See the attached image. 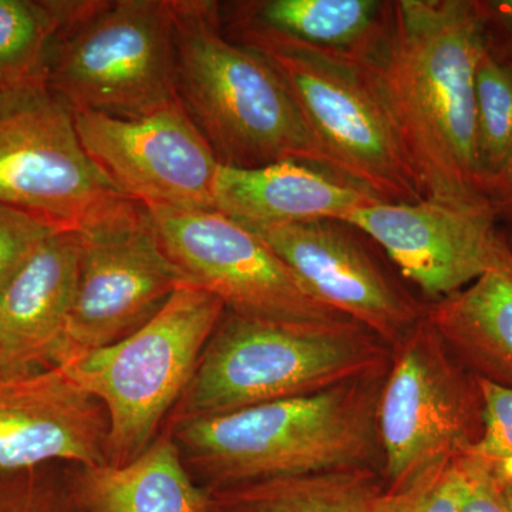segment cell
<instances>
[{"label":"cell","mask_w":512,"mask_h":512,"mask_svg":"<svg viewBox=\"0 0 512 512\" xmlns=\"http://www.w3.org/2000/svg\"><path fill=\"white\" fill-rule=\"evenodd\" d=\"M480 0L389 2L372 64L426 200L491 208L476 165Z\"/></svg>","instance_id":"1"},{"label":"cell","mask_w":512,"mask_h":512,"mask_svg":"<svg viewBox=\"0 0 512 512\" xmlns=\"http://www.w3.org/2000/svg\"><path fill=\"white\" fill-rule=\"evenodd\" d=\"M387 369L308 396L177 420L173 439L210 490L339 468L383 474L377 416Z\"/></svg>","instance_id":"2"},{"label":"cell","mask_w":512,"mask_h":512,"mask_svg":"<svg viewBox=\"0 0 512 512\" xmlns=\"http://www.w3.org/2000/svg\"><path fill=\"white\" fill-rule=\"evenodd\" d=\"M175 87L221 165L326 167L301 111L261 56L225 33L220 3L171 0Z\"/></svg>","instance_id":"3"},{"label":"cell","mask_w":512,"mask_h":512,"mask_svg":"<svg viewBox=\"0 0 512 512\" xmlns=\"http://www.w3.org/2000/svg\"><path fill=\"white\" fill-rule=\"evenodd\" d=\"M225 33L284 83L326 167L382 202L426 200L372 64L306 45L221 9Z\"/></svg>","instance_id":"4"},{"label":"cell","mask_w":512,"mask_h":512,"mask_svg":"<svg viewBox=\"0 0 512 512\" xmlns=\"http://www.w3.org/2000/svg\"><path fill=\"white\" fill-rule=\"evenodd\" d=\"M392 349L355 320L284 322L225 311L177 420L220 416L323 392L387 369Z\"/></svg>","instance_id":"5"},{"label":"cell","mask_w":512,"mask_h":512,"mask_svg":"<svg viewBox=\"0 0 512 512\" xmlns=\"http://www.w3.org/2000/svg\"><path fill=\"white\" fill-rule=\"evenodd\" d=\"M224 313L217 296L187 281L126 338L60 365L103 406L109 464H126L153 443Z\"/></svg>","instance_id":"6"},{"label":"cell","mask_w":512,"mask_h":512,"mask_svg":"<svg viewBox=\"0 0 512 512\" xmlns=\"http://www.w3.org/2000/svg\"><path fill=\"white\" fill-rule=\"evenodd\" d=\"M46 84L73 111L134 119L178 103L171 0H84Z\"/></svg>","instance_id":"7"},{"label":"cell","mask_w":512,"mask_h":512,"mask_svg":"<svg viewBox=\"0 0 512 512\" xmlns=\"http://www.w3.org/2000/svg\"><path fill=\"white\" fill-rule=\"evenodd\" d=\"M480 379L461 363L426 315L392 348L379 402L387 488L467 456L484 427Z\"/></svg>","instance_id":"8"},{"label":"cell","mask_w":512,"mask_h":512,"mask_svg":"<svg viewBox=\"0 0 512 512\" xmlns=\"http://www.w3.org/2000/svg\"><path fill=\"white\" fill-rule=\"evenodd\" d=\"M79 234V282L56 366L126 338L187 282L141 202L121 198Z\"/></svg>","instance_id":"9"},{"label":"cell","mask_w":512,"mask_h":512,"mask_svg":"<svg viewBox=\"0 0 512 512\" xmlns=\"http://www.w3.org/2000/svg\"><path fill=\"white\" fill-rule=\"evenodd\" d=\"M124 197L87 156L73 111L45 82L0 90V205L79 232Z\"/></svg>","instance_id":"10"},{"label":"cell","mask_w":512,"mask_h":512,"mask_svg":"<svg viewBox=\"0 0 512 512\" xmlns=\"http://www.w3.org/2000/svg\"><path fill=\"white\" fill-rule=\"evenodd\" d=\"M185 279L217 296L225 311L284 322L345 320L316 298L251 229L215 210L147 207Z\"/></svg>","instance_id":"11"},{"label":"cell","mask_w":512,"mask_h":512,"mask_svg":"<svg viewBox=\"0 0 512 512\" xmlns=\"http://www.w3.org/2000/svg\"><path fill=\"white\" fill-rule=\"evenodd\" d=\"M73 114L84 151L120 194L146 207L215 210L220 161L180 101L134 119Z\"/></svg>","instance_id":"12"},{"label":"cell","mask_w":512,"mask_h":512,"mask_svg":"<svg viewBox=\"0 0 512 512\" xmlns=\"http://www.w3.org/2000/svg\"><path fill=\"white\" fill-rule=\"evenodd\" d=\"M244 225V224H242ZM293 274L345 318L375 333L390 349L426 315V305L404 288L367 247L365 235L342 221L245 225Z\"/></svg>","instance_id":"13"},{"label":"cell","mask_w":512,"mask_h":512,"mask_svg":"<svg viewBox=\"0 0 512 512\" xmlns=\"http://www.w3.org/2000/svg\"><path fill=\"white\" fill-rule=\"evenodd\" d=\"M386 252L430 302L440 301L497 268L511 252L491 208L440 202H375L342 215Z\"/></svg>","instance_id":"14"},{"label":"cell","mask_w":512,"mask_h":512,"mask_svg":"<svg viewBox=\"0 0 512 512\" xmlns=\"http://www.w3.org/2000/svg\"><path fill=\"white\" fill-rule=\"evenodd\" d=\"M103 406L60 366L0 375V471L23 473L52 461L83 468L107 460Z\"/></svg>","instance_id":"15"},{"label":"cell","mask_w":512,"mask_h":512,"mask_svg":"<svg viewBox=\"0 0 512 512\" xmlns=\"http://www.w3.org/2000/svg\"><path fill=\"white\" fill-rule=\"evenodd\" d=\"M82 239L52 232L0 288L2 375L56 366L79 282Z\"/></svg>","instance_id":"16"},{"label":"cell","mask_w":512,"mask_h":512,"mask_svg":"<svg viewBox=\"0 0 512 512\" xmlns=\"http://www.w3.org/2000/svg\"><path fill=\"white\" fill-rule=\"evenodd\" d=\"M375 202L382 201L318 167L293 161L256 168L220 164L214 191L215 211L244 225L339 220Z\"/></svg>","instance_id":"17"},{"label":"cell","mask_w":512,"mask_h":512,"mask_svg":"<svg viewBox=\"0 0 512 512\" xmlns=\"http://www.w3.org/2000/svg\"><path fill=\"white\" fill-rule=\"evenodd\" d=\"M426 318L474 375L512 389V254L461 291L427 303Z\"/></svg>","instance_id":"18"},{"label":"cell","mask_w":512,"mask_h":512,"mask_svg":"<svg viewBox=\"0 0 512 512\" xmlns=\"http://www.w3.org/2000/svg\"><path fill=\"white\" fill-rule=\"evenodd\" d=\"M73 498L83 512H207L210 490L192 480L173 437L126 464L83 468Z\"/></svg>","instance_id":"19"},{"label":"cell","mask_w":512,"mask_h":512,"mask_svg":"<svg viewBox=\"0 0 512 512\" xmlns=\"http://www.w3.org/2000/svg\"><path fill=\"white\" fill-rule=\"evenodd\" d=\"M228 15L298 42L367 59L380 42L389 2L380 0H251L220 3Z\"/></svg>","instance_id":"20"},{"label":"cell","mask_w":512,"mask_h":512,"mask_svg":"<svg viewBox=\"0 0 512 512\" xmlns=\"http://www.w3.org/2000/svg\"><path fill=\"white\" fill-rule=\"evenodd\" d=\"M384 488L377 468H339L208 488L207 512H376Z\"/></svg>","instance_id":"21"},{"label":"cell","mask_w":512,"mask_h":512,"mask_svg":"<svg viewBox=\"0 0 512 512\" xmlns=\"http://www.w3.org/2000/svg\"><path fill=\"white\" fill-rule=\"evenodd\" d=\"M84 0H0V90L46 83L57 36Z\"/></svg>","instance_id":"22"},{"label":"cell","mask_w":512,"mask_h":512,"mask_svg":"<svg viewBox=\"0 0 512 512\" xmlns=\"http://www.w3.org/2000/svg\"><path fill=\"white\" fill-rule=\"evenodd\" d=\"M511 164L512 64L485 43L476 70V165L487 200Z\"/></svg>","instance_id":"23"},{"label":"cell","mask_w":512,"mask_h":512,"mask_svg":"<svg viewBox=\"0 0 512 512\" xmlns=\"http://www.w3.org/2000/svg\"><path fill=\"white\" fill-rule=\"evenodd\" d=\"M460 458L427 468L400 487L384 488L376 512H460Z\"/></svg>","instance_id":"24"},{"label":"cell","mask_w":512,"mask_h":512,"mask_svg":"<svg viewBox=\"0 0 512 512\" xmlns=\"http://www.w3.org/2000/svg\"><path fill=\"white\" fill-rule=\"evenodd\" d=\"M480 379V377H478ZM484 400V427L473 454L498 477L512 476V389L480 379Z\"/></svg>","instance_id":"25"},{"label":"cell","mask_w":512,"mask_h":512,"mask_svg":"<svg viewBox=\"0 0 512 512\" xmlns=\"http://www.w3.org/2000/svg\"><path fill=\"white\" fill-rule=\"evenodd\" d=\"M52 225L28 212L0 205V288L52 232Z\"/></svg>","instance_id":"26"},{"label":"cell","mask_w":512,"mask_h":512,"mask_svg":"<svg viewBox=\"0 0 512 512\" xmlns=\"http://www.w3.org/2000/svg\"><path fill=\"white\" fill-rule=\"evenodd\" d=\"M460 512H508L500 480L493 468L473 454L461 457Z\"/></svg>","instance_id":"27"},{"label":"cell","mask_w":512,"mask_h":512,"mask_svg":"<svg viewBox=\"0 0 512 512\" xmlns=\"http://www.w3.org/2000/svg\"><path fill=\"white\" fill-rule=\"evenodd\" d=\"M487 46L512 64V0H480Z\"/></svg>","instance_id":"28"},{"label":"cell","mask_w":512,"mask_h":512,"mask_svg":"<svg viewBox=\"0 0 512 512\" xmlns=\"http://www.w3.org/2000/svg\"><path fill=\"white\" fill-rule=\"evenodd\" d=\"M53 495L33 490V487L10 495H0V512H70L67 505Z\"/></svg>","instance_id":"29"},{"label":"cell","mask_w":512,"mask_h":512,"mask_svg":"<svg viewBox=\"0 0 512 512\" xmlns=\"http://www.w3.org/2000/svg\"><path fill=\"white\" fill-rule=\"evenodd\" d=\"M491 211L498 224H511L512 222V164L505 173L503 180L488 195Z\"/></svg>","instance_id":"30"},{"label":"cell","mask_w":512,"mask_h":512,"mask_svg":"<svg viewBox=\"0 0 512 512\" xmlns=\"http://www.w3.org/2000/svg\"><path fill=\"white\" fill-rule=\"evenodd\" d=\"M498 480H500L501 490H503L508 512H512V476L498 477Z\"/></svg>","instance_id":"31"},{"label":"cell","mask_w":512,"mask_h":512,"mask_svg":"<svg viewBox=\"0 0 512 512\" xmlns=\"http://www.w3.org/2000/svg\"><path fill=\"white\" fill-rule=\"evenodd\" d=\"M501 232H503L505 244H507L512 254V222L511 224H505V227L501 228Z\"/></svg>","instance_id":"32"},{"label":"cell","mask_w":512,"mask_h":512,"mask_svg":"<svg viewBox=\"0 0 512 512\" xmlns=\"http://www.w3.org/2000/svg\"><path fill=\"white\" fill-rule=\"evenodd\" d=\"M0 375H2V369H0Z\"/></svg>","instance_id":"33"}]
</instances>
